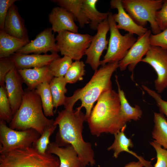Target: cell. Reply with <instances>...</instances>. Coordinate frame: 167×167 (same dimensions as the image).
I'll return each instance as SVG.
<instances>
[{
	"mask_svg": "<svg viewBox=\"0 0 167 167\" xmlns=\"http://www.w3.org/2000/svg\"><path fill=\"white\" fill-rule=\"evenodd\" d=\"M30 42L29 39H20L0 31V58L11 57Z\"/></svg>",
	"mask_w": 167,
	"mask_h": 167,
	"instance_id": "cell-21",
	"label": "cell"
},
{
	"mask_svg": "<svg viewBox=\"0 0 167 167\" xmlns=\"http://www.w3.org/2000/svg\"><path fill=\"white\" fill-rule=\"evenodd\" d=\"M7 33L20 39H29L24 21L14 4L10 7L6 16L3 30Z\"/></svg>",
	"mask_w": 167,
	"mask_h": 167,
	"instance_id": "cell-19",
	"label": "cell"
},
{
	"mask_svg": "<svg viewBox=\"0 0 167 167\" xmlns=\"http://www.w3.org/2000/svg\"><path fill=\"white\" fill-rule=\"evenodd\" d=\"M149 41L151 45L158 46L167 50V28L158 34H151Z\"/></svg>",
	"mask_w": 167,
	"mask_h": 167,
	"instance_id": "cell-36",
	"label": "cell"
},
{
	"mask_svg": "<svg viewBox=\"0 0 167 167\" xmlns=\"http://www.w3.org/2000/svg\"><path fill=\"white\" fill-rule=\"evenodd\" d=\"M79 107L74 110L65 109L58 111L54 124L59 130L56 142L59 146L71 145L77 151L83 167L96 164L94 152L91 144L84 140L82 133L85 114Z\"/></svg>",
	"mask_w": 167,
	"mask_h": 167,
	"instance_id": "cell-1",
	"label": "cell"
},
{
	"mask_svg": "<svg viewBox=\"0 0 167 167\" xmlns=\"http://www.w3.org/2000/svg\"><path fill=\"white\" fill-rule=\"evenodd\" d=\"M51 28H47L39 33L35 38L20 49L16 53L41 54L58 52L54 34Z\"/></svg>",
	"mask_w": 167,
	"mask_h": 167,
	"instance_id": "cell-13",
	"label": "cell"
},
{
	"mask_svg": "<svg viewBox=\"0 0 167 167\" xmlns=\"http://www.w3.org/2000/svg\"><path fill=\"white\" fill-rule=\"evenodd\" d=\"M155 18L161 31L167 28V0H164L161 8L156 12Z\"/></svg>",
	"mask_w": 167,
	"mask_h": 167,
	"instance_id": "cell-37",
	"label": "cell"
},
{
	"mask_svg": "<svg viewBox=\"0 0 167 167\" xmlns=\"http://www.w3.org/2000/svg\"><path fill=\"white\" fill-rule=\"evenodd\" d=\"M11 56L17 70L48 66L54 60L60 57L57 53L49 54H29L15 53Z\"/></svg>",
	"mask_w": 167,
	"mask_h": 167,
	"instance_id": "cell-17",
	"label": "cell"
},
{
	"mask_svg": "<svg viewBox=\"0 0 167 167\" xmlns=\"http://www.w3.org/2000/svg\"><path fill=\"white\" fill-rule=\"evenodd\" d=\"M142 87L147 93L155 100L160 113L167 117V101L162 99L160 95L155 91L144 85H142Z\"/></svg>",
	"mask_w": 167,
	"mask_h": 167,
	"instance_id": "cell-35",
	"label": "cell"
},
{
	"mask_svg": "<svg viewBox=\"0 0 167 167\" xmlns=\"http://www.w3.org/2000/svg\"><path fill=\"white\" fill-rule=\"evenodd\" d=\"M92 36L68 31L59 33L55 38L58 52L75 61L80 60L91 43Z\"/></svg>",
	"mask_w": 167,
	"mask_h": 167,
	"instance_id": "cell-9",
	"label": "cell"
},
{
	"mask_svg": "<svg viewBox=\"0 0 167 167\" xmlns=\"http://www.w3.org/2000/svg\"><path fill=\"white\" fill-rule=\"evenodd\" d=\"M48 18L54 33L64 31L78 33V28L75 22L74 17L64 8L59 6L54 7L49 14Z\"/></svg>",
	"mask_w": 167,
	"mask_h": 167,
	"instance_id": "cell-16",
	"label": "cell"
},
{
	"mask_svg": "<svg viewBox=\"0 0 167 167\" xmlns=\"http://www.w3.org/2000/svg\"><path fill=\"white\" fill-rule=\"evenodd\" d=\"M46 152L58 156L60 167H83L78 153L71 145L60 147L56 142L49 144Z\"/></svg>",
	"mask_w": 167,
	"mask_h": 167,
	"instance_id": "cell-20",
	"label": "cell"
},
{
	"mask_svg": "<svg viewBox=\"0 0 167 167\" xmlns=\"http://www.w3.org/2000/svg\"><path fill=\"white\" fill-rule=\"evenodd\" d=\"M16 0H0V29L3 30L5 20L11 6Z\"/></svg>",
	"mask_w": 167,
	"mask_h": 167,
	"instance_id": "cell-38",
	"label": "cell"
},
{
	"mask_svg": "<svg viewBox=\"0 0 167 167\" xmlns=\"http://www.w3.org/2000/svg\"><path fill=\"white\" fill-rule=\"evenodd\" d=\"M107 19L101 23L98 26L97 32L92 36L90 45L85 51L87 56L85 63L89 64L95 71L101 65L100 58L102 53L107 49L109 41L106 39L107 33L109 30Z\"/></svg>",
	"mask_w": 167,
	"mask_h": 167,
	"instance_id": "cell-11",
	"label": "cell"
},
{
	"mask_svg": "<svg viewBox=\"0 0 167 167\" xmlns=\"http://www.w3.org/2000/svg\"><path fill=\"white\" fill-rule=\"evenodd\" d=\"M126 126L121 131L114 134V140L112 144L107 148L108 151L113 150L114 151L113 156L117 158L120 153L122 152L130 153L129 147L132 148L134 145L131 139L126 137L124 133Z\"/></svg>",
	"mask_w": 167,
	"mask_h": 167,
	"instance_id": "cell-28",
	"label": "cell"
},
{
	"mask_svg": "<svg viewBox=\"0 0 167 167\" xmlns=\"http://www.w3.org/2000/svg\"><path fill=\"white\" fill-rule=\"evenodd\" d=\"M54 120L45 115L40 97L35 89L24 91L21 104L9 123L13 130L24 131L33 129L41 135L53 126Z\"/></svg>",
	"mask_w": 167,
	"mask_h": 167,
	"instance_id": "cell-4",
	"label": "cell"
},
{
	"mask_svg": "<svg viewBox=\"0 0 167 167\" xmlns=\"http://www.w3.org/2000/svg\"><path fill=\"white\" fill-rule=\"evenodd\" d=\"M72 62L71 58L64 56L54 60L49 66V69L54 77H64Z\"/></svg>",
	"mask_w": 167,
	"mask_h": 167,
	"instance_id": "cell-29",
	"label": "cell"
},
{
	"mask_svg": "<svg viewBox=\"0 0 167 167\" xmlns=\"http://www.w3.org/2000/svg\"><path fill=\"white\" fill-rule=\"evenodd\" d=\"M18 71L29 90H34L40 84L49 83L54 77L48 66L40 67L17 70Z\"/></svg>",
	"mask_w": 167,
	"mask_h": 167,
	"instance_id": "cell-18",
	"label": "cell"
},
{
	"mask_svg": "<svg viewBox=\"0 0 167 167\" xmlns=\"http://www.w3.org/2000/svg\"><path fill=\"white\" fill-rule=\"evenodd\" d=\"M15 67V63L11 56L0 58V87L5 86V78L6 75Z\"/></svg>",
	"mask_w": 167,
	"mask_h": 167,
	"instance_id": "cell-33",
	"label": "cell"
},
{
	"mask_svg": "<svg viewBox=\"0 0 167 167\" xmlns=\"http://www.w3.org/2000/svg\"><path fill=\"white\" fill-rule=\"evenodd\" d=\"M13 117L5 86H1L0 88V120L10 123Z\"/></svg>",
	"mask_w": 167,
	"mask_h": 167,
	"instance_id": "cell-31",
	"label": "cell"
},
{
	"mask_svg": "<svg viewBox=\"0 0 167 167\" xmlns=\"http://www.w3.org/2000/svg\"><path fill=\"white\" fill-rule=\"evenodd\" d=\"M123 7L138 25L145 28L148 22L153 34L160 33L155 14L161 8L163 0H121Z\"/></svg>",
	"mask_w": 167,
	"mask_h": 167,
	"instance_id": "cell-6",
	"label": "cell"
},
{
	"mask_svg": "<svg viewBox=\"0 0 167 167\" xmlns=\"http://www.w3.org/2000/svg\"><path fill=\"white\" fill-rule=\"evenodd\" d=\"M67 84L64 77H54L49 83L55 112L59 106L65 104L66 97L65 94L67 91L66 88Z\"/></svg>",
	"mask_w": 167,
	"mask_h": 167,
	"instance_id": "cell-25",
	"label": "cell"
},
{
	"mask_svg": "<svg viewBox=\"0 0 167 167\" xmlns=\"http://www.w3.org/2000/svg\"><path fill=\"white\" fill-rule=\"evenodd\" d=\"M85 66L83 61L77 60L73 62L64 77L67 83L74 84L83 80L85 74Z\"/></svg>",
	"mask_w": 167,
	"mask_h": 167,
	"instance_id": "cell-30",
	"label": "cell"
},
{
	"mask_svg": "<svg viewBox=\"0 0 167 167\" xmlns=\"http://www.w3.org/2000/svg\"><path fill=\"white\" fill-rule=\"evenodd\" d=\"M144 167L143 164L140 161L137 162L133 161L126 164L124 167Z\"/></svg>",
	"mask_w": 167,
	"mask_h": 167,
	"instance_id": "cell-39",
	"label": "cell"
},
{
	"mask_svg": "<svg viewBox=\"0 0 167 167\" xmlns=\"http://www.w3.org/2000/svg\"><path fill=\"white\" fill-rule=\"evenodd\" d=\"M87 122L91 134L97 137L104 133L114 135L126 126L118 93L112 88L103 92Z\"/></svg>",
	"mask_w": 167,
	"mask_h": 167,
	"instance_id": "cell-2",
	"label": "cell"
},
{
	"mask_svg": "<svg viewBox=\"0 0 167 167\" xmlns=\"http://www.w3.org/2000/svg\"><path fill=\"white\" fill-rule=\"evenodd\" d=\"M40 135L39 133L32 129L24 131L13 130L8 127L5 122L0 120V154L32 147Z\"/></svg>",
	"mask_w": 167,
	"mask_h": 167,
	"instance_id": "cell-8",
	"label": "cell"
},
{
	"mask_svg": "<svg viewBox=\"0 0 167 167\" xmlns=\"http://www.w3.org/2000/svg\"><path fill=\"white\" fill-rule=\"evenodd\" d=\"M98 0H84L82 10L83 12L89 21V27L93 30H96L99 25L107 19L109 12L102 13L96 8Z\"/></svg>",
	"mask_w": 167,
	"mask_h": 167,
	"instance_id": "cell-22",
	"label": "cell"
},
{
	"mask_svg": "<svg viewBox=\"0 0 167 167\" xmlns=\"http://www.w3.org/2000/svg\"><path fill=\"white\" fill-rule=\"evenodd\" d=\"M116 82L118 87L121 105V115L124 120L127 123L131 120L137 121L141 118L142 111L138 105L132 106L126 98L124 91L121 88L118 77L115 75Z\"/></svg>",
	"mask_w": 167,
	"mask_h": 167,
	"instance_id": "cell-23",
	"label": "cell"
},
{
	"mask_svg": "<svg viewBox=\"0 0 167 167\" xmlns=\"http://www.w3.org/2000/svg\"><path fill=\"white\" fill-rule=\"evenodd\" d=\"M0 167H60L58 158L40 153L32 147L0 154Z\"/></svg>",
	"mask_w": 167,
	"mask_h": 167,
	"instance_id": "cell-5",
	"label": "cell"
},
{
	"mask_svg": "<svg viewBox=\"0 0 167 167\" xmlns=\"http://www.w3.org/2000/svg\"><path fill=\"white\" fill-rule=\"evenodd\" d=\"M141 62L150 65L155 70L157 78L154 81L158 93L167 88V50L151 45Z\"/></svg>",
	"mask_w": 167,
	"mask_h": 167,
	"instance_id": "cell-10",
	"label": "cell"
},
{
	"mask_svg": "<svg viewBox=\"0 0 167 167\" xmlns=\"http://www.w3.org/2000/svg\"><path fill=\"white\" fill-rule=\"evenodd\" d=\"M151 32V31L148 30L143 35L138 37L124 58L119 62L118 68L121 71L125 70L128 67L129 71L132 72L131 76L133 77L135 67L141 62L150 47L149 39Z\"/></svg>",
	"mask_w": 167,
	"mask_h": 167,
	"instance_id": "cell-12",
	"label": "cell"
},
{
	"mask_svg": "<svg viewBox=\"0 0 167 167\" xmlns=\"http://www.w3.org/2000/svg\"><path fill=\"white\" fill-rule=\"evenodd\" d=\"M118 62L101 66L95 72L89 81L83 88L75 90L73 95L66 97L64 105L65 109L72 110L79 100L81 102L79 106L86 109V121L90 116L93 105L104 91L112 88L111 76L118 68Z\"/></svg>",
	"mask_w": 167,
	"mask_h": 167,
	"instance_id": "cell-3",
	"label": "cell"
},
{
	"mask_svg": "<svg viewBox=\"0 0 167 167\" xmlns=\"http://www.w3.org/2000/svg\"><path fill=\"white\" fill-rule=\"evenodd\" d=\"M152 137L155 141L167 150V120L162 113H154Z\"/></svg>",
	"mask_w": 167,
	"mask_h": 167,
	"instance_id": "cell-26",
	"label": "cell"
},
{
	"mask_svg": "<svg viewBox=\"0 0 167 167\" xmlns=\"http://www.w3.org/2000/svg\"><path fill=\"white\" fill-rule=\"evenodd\" d=\"M24 82L15 67L6 75L5 78L6 89L13 114L20 106L24 94L22 87Z\"/></svg>",
	"mask_w": 167,
	"mask_h": 167,
	"instance_id": "cell-14",
	"label": "cell"
},
{
	"mask_svg": "<svg viewBox=\"0 0 167 167\" xmlns=\"http://www.w3.org/2000/svg\"><path fill=\"white\" fill-rule=\"evenodd\" d=\"M156 153L157 161L153 167H167V150L154 140L150 143Z\"/></svg>",
	"mask_w": 167,
	"mask_h": 167,
	"instance_id": "cell-34",
	"label": "cell"
},
{
	"mask_svg": "<svg viewBox=\"0 0 167 167\" xmlns=\"http://www.w3.org/2000/svg\"><path fill=\"white\" fill-rule=\"evenodd\" d=\"M84 0H53L58 6L62 7L71 13L79 23V27L83 28L89 21L84 14L82 10Z\"/></svg>",
	"mask_w": 167,
	"mask_h": 167,
	"instance_id": "cell-24",
	"label": "cell"
},
{
	"mask_svg": "<svg viewBox=\"0 0 167 167\" xmlns=\"http://www.w3.org/2000/svg\"><path fill=\"white\" fill-rule=\"evenodd\" d=\"M35 90L40 97L45 115L46 117L53 116V99L49 83L45 82L40 84Z\"/></svg>",
	"mask_w": 167,
	"mask_h": 167,
	"instance_id": "cell-27",
	"label": "cell"
},
{
	"mask_svg": "<svg viewBox=\"0 0 167 167\" xmlns=\"http://www.w3.org/2000/svg\"><path fill=\"white\" fill-rule=\"evenodd\" d=\"M113 15V14L110 12L107 19L109 26L110 37L107 52L103 59L101 61V66L119 62L124 58L137 40L134 34L130 33L122 35L117 27Z\"/></svg>",
	"mask_w": 167,
	"mask_h": 167,
	"instance_id": "cell-7",
	"label": "cell"
},
{
	"mask_svg": "<svg viewBox=\"0 0 167 167\" xmlns=\"http://www.w3.org/2000/svg\"><path fill=\"white\" fill-rule=\"evenodd\" d=\"M111 9H116L118 13L113 14V19L117 23V27L128 33L135 34L139 36L144 34L148 30L137 24L123 7L121 0H111L110 2Z\"/></svg>",
	"mask_w": 167,
	"mask_h": 167,
	"instance_id": "cell-15",
	"label": "cell"
},
{
	"mask_svg": "<svg viewBox=\"0 0 167 167\" xmlns=\"http://www.w3.org/2000/svg\"><path fill=\"white\" fill-rule=\"evenodd\" d=\"M57 126L54 125L46 129L40 137L33 143L32 147L40 153L45 154L50 143L49 137L56 129Z\"/></svg>",
	"mask_w": 167,
	"mask_h": 167,
	"instance_id": "cell-32",
	"label": "cell"
}]
</instances>
